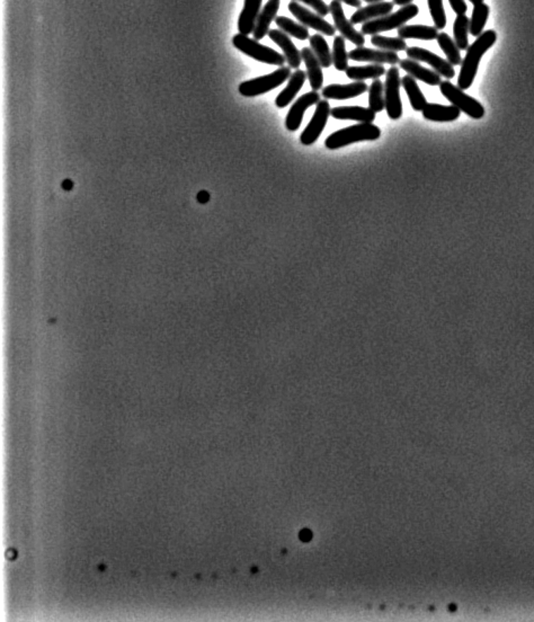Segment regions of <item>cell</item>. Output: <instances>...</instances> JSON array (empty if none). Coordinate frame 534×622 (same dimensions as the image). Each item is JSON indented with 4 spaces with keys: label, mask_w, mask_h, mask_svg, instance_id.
Here are the masks:
<instances>
[{
    "label": "cell",
    "mask_w": 534,
    "mask_h": 622,
    "mask_svg": "<svg viewBox=\"0 0 534 622\" xmlns=\"http://www.w3.org/2000/svg\"><path fill=\"white\" fill-rule=\"evenodd\" d=\"M301 56L302 61L306 67V76L309 79L310 86L312 90L323 89V67L321 62L317 59V56L313 54L311 48H304L301 50Z\"/></svg>",
    "instance_id": "obj_18"
},
{
    "label": "cell",
    "mask_w": 534,
    "mask_h": 622,
    "mask_svg": "<svg viewBox=\"0 0 534 622\" xmlns=\"http://www.w3.org/2000/svg\"><path fill=\"white\" fill-rule=\"evenodd\" d=\"M268 37L283 51L289 67L292 69H299L301 62H302V56H301V52H299L297 46L293 44L289 35L281 30H270Z\"/></svg>",
    "instance_id": "obj_14"
},
{
    "label": "cell",
    "mask_w": 534,
    "mask_h": 622,
    "mask_svg": "<svg viewBox=\"0 0 534 622\" xmlns=\"http://www.w3.org/2000/svg\"><path fill=\"white\" fill-rule=\"evenodd\" d=\"M73 182H71V180H65V182H63V183H62V187H63V189H67V191H69V189H73Z\"/></svg>",
    "instance_id": "obj_41"
},
{
    "label": "cell",
    "mask_w": 534,
    "mask_h": 622,
    "mask_svg": "<svg viewBox=\"0 0 534 622\" xmlns=\"http://www.w3.org/2000/svg\"><path fill=\"white\" fill-rule=\"evenodd\" d=\"M368 89V85L364 82H355L349 85H328L323 88V97L326 99L344 101L362 95Z\"/></svg>",
    "instance_id": "obj_15"
},
{
    "label": "cell",
    "mask_w": 534,
    "mask_h": 622,
    "mask_svg": "<svg viewBox=\"0 0 534 622\" xmlns=\"http://www.w3.org/2000/svg\"><path fill=\"white\" fill-rule=\"evenodd\" d=\"M470 33V20L466 15H458L453 24V35L454 42L460 50H468L469 41L468 34Z\"/></svg>",
    "instance_id": "obj_29"
},
{
    "label": "cell",
    "mask_w": 534,
    "mask_h": 622,
    "mask_svg": "<svg viewBox=\"0 0 534 622\" xmlns=\"http://www.w3.org/2000/svg\"><path fill=\"white\" fill-rule=\"evenodd\" d=\"M329 11H330L333 20H334L335 27L340 31V35L344 39L351 41L353 44L356 45L357 48L363 46L364 43H366L364 35H363L362 32L356 31L351 20L346 18L340 0H333L330 5H329Z\"/></svg>",
    "instance_id": "obj_11"
},
{
    "label": "cell",
    "mask_w": 534,
    "mask_h": 622,
    "mask_svg": "<svg viewBox=\"0 0 534 622\" xmlns=\"http://www.w3.org/2000/svg\"><path fill=\"white\" fill-rule=\"evenodd\" d=\"M280 5H281V0H268L266 5L264 6V8L259 13L256 26L253 32L254 39L256 41L264 39L270 32L271 23L275 20Z\"/></svg>",
    "instance_id": "obj_21"
},
{
    "label": "cell",
    "mask_w": 534,
    "mask_h": 622,
    "mask_svg": "<svg viewBox=\"0 0 534 622\" xmlns=\"http://www.w3.org/2000/svg\"><path fill=\"white\" fill-rule=\"evenodd\" d=\"M375 114L370 107L342 106L334 107L330 116L337 120H352L360 123H372L375 120Z\"/></svg>",
    "instance_id": "obj_17"
},
{
    "label": "cell",
    "mask_w": 534,
    "mask_h": 622,
    "mask_svg": "<svg viewBox=\"0 0 534 622\" xmlns=\"http://www.w3.org/2000/svg\"><path fill=\"white\" fill-rule=\"evenodd\" d=\"M232 44L235 48L238 49L246 56H251L254 60L267 63V65L283 67L284 63L287 62L283 54H278L274 49L261 44L257 42L256 39H251V37H248V35H244V34H236L232 37Z\"/></svg>",
    "instance_id": "obj_3"
},
{
    "label": "cell",
    "mask_w": 534,
    "mask_h": 622,
    "mask_svg": "<svg viewBox=\"0 0 534 622\" xmlns=\"http://www.w3.org/2000/svg\"><path fill=\"white\" fill-rule=\"evenodd\" d=\"M394 3L388 1H379V3L368 4L366 7H361L357 9L354 14L352 15V24H364L370 20H377L380 17L387 16L394 9Z\"/></svg>",
    "instance_id": "obj_16"
},
{
    "label": "cell",
    "mask_w": 534,
    "mask_h": 622,
    "mask_svg": "<svg viewBox=\"0 0 534 622\" xmlns=\"http://www.w3.org/2000/svg\"><path fill=\"white\" fill-rule=\"evenodd\" d=\"M349 59L353 61L368 62L372 65H391L396 66L399 63L400 58L397 52L385 50H373V49L359 48L352 50L349 54Z\"/></svg>",
    "instance_id": "obj_12"
},
{
    "label": "cell",
    "mask_w": 534,
    "mask_h": 622,
    "mask_svg": "<svg viewBox=\"0 0 534 622\" xmlns=\"http://www.w3.org/2000/svg\"><path fill=\"white\" fill-rule=\"evenodd\" d=\"M399 66L402 70H405L409 76L417 79V80H421L425 84L430 85V86H439L442 82L439 73L426 69L422 65H419L418 61L411 59L400 60Z\"/></svg>",
    "instance_id": "obj_19"
},
{
    "label": "cell",
    "mask_w": 534,
    "mask_h": 622,
    "mask_svg": "<svg viewBox=\"0 0 534 622\" xmlns=\"http://www.w3.org/2000/svg\"><path fill=\"white\" fill-rule=\"evenodd\" d=\"M306 73H304V70L297 69V70L291 75V77H290L287 87L284 88L281 93L278 94V97H276V106H278V108H284V107H287V105L293 101L295 95L300 92L301 88H302V86L304 85V82H306Z\"/></svg>",
    "instance_id": "obj_22"
},
{
    "label": "cell",
    "mask_w": 534,
    "mask_h": 622,
    "mask_svg": "<svg viewBox=\"0 0 534 622\" xmlns=\"http://www.w3.org/2000/svg\"><path fill=\"white\" fill-rule=\"evenodd\" d=\"M402 85L404 89L406 90V93H407L408 99H409V101H411V105L414 110H424L425 106L428 105V101L425 99L422 90L419 89L416 79L407 75V76H405L402 79Z\"/></svg>",
    "instance_id": "obj_25"
},
{
    "label": "cell",
    "mask_w": 534,
    "mask_h": 622,
    "mask_svg": "<svg viewBox=\"0 0 534 622\" xmlns=\"http://www.w3.org/2000/svg\"><path fill=\"white\" fill-rule=\"evenodd\" d=\"M400 86H402V79L399 76V69L396 66H391L390 69L387 71L385 84V111L391 120H398L402 116Z\"/></svg>",
    "instance_id": "obj_7"
},
{
    "label": "cell",
    "mask_w": 534,
    "mask_h": 622,
    "mask_svg": "<svg viewBox=\"0 0 534 622\" xmlns=\"http://www.w3.org/2000/svg\"><path fill=\"white\" fill-rule=\"evenodd\" d=\"M430 16L437 30H443L447 26V15H445L443 0H428Z\"/></svg>",
    "instance_id": "obj_35"
},
{
    "label": "cell",
    "mask_w": 534,
    "mask_h": 622,
    "mask_svg": "<svg viewBox=\"0 0 534 622\" xmlns=\"http://www.w3.org/2000/svg\"><path fill=\"white\" fill-rule=\"evenodd\" d=\"M436 39H437L440 48L447 56V61L450 62L452 66L461 65L462 58L460 54V49L458 48L457 43L449 37V34L439 33V37Z\"/></svg>",
    "instance_id": "obj_31"
},
{
    "label": "cell",
    "mask_w": 534,
    "mask_h": 622,
    "mask_svg": "<svg viewBox=\"0 0 534 622\" xmlns=\"http://www.w3.org/2000/svg\"><path fill=\"white\" fill-rule=\"evenodd\" d=\"M209 194L206 192H200L199 195H197V200L200 201L201 203H206L209 201Z\"/></svg>",
    "instance_id": "obj_39"
},
{
    "label": "cell",
    "mask_w": 534,
    "mask_h": 622,
    "mask_svg": "<svg viewBox=\"0 0 534 622\" xmlns=\"http://www.w3.org/2000/svg\"><path fill=\"white\" fill-rule=\"evenodd\" d=\"M310 46L317 59L321 62V67L329 68L333 63V54L329 49L328 43L323 39L321 34H313L309 37Z\"/></svg>",
    "instance_id": "obj_27"
},
{
    "label": "cell",
    "mask_w": 534,
    "mask_h": 622,
    "mask_svg": "<svg viewBox=\"0 0 534 622\" xmlns=\"http://www.w3.org/2000/svg\"><path fill=\"white\" fill-rule=\"evenodd\" d=\"M385 73L383 65H368L361 67H349L346 69V76L355 82H364L366 79H378Z\"/></svg>",
    "instance_id": "obj_26"
},
{
    "label": "cell",
    "mask_w": 534,
    "mask_h": 622,
    "mask_svg": "<svg viewBox=\"0 0 534 622\" xmlns=\"http://www.w3.org/2000/svg\"><path fill=\"white\" fill-rule=\"evenodd\" d=\"M298 1H302L306 5L310 6L321 16H327L330 13L329 6H327L323 0H298Z\"/></svg>",
    "instance_id": "obj_36"
},
{
    "label": "cell",
    "mask_w": 534,
    "mask_h": 622,
    "mask_svg": "<svg viewBox=\"0 0 534 622\" xmlns=\"http://www.w3.org/2000/svg\"><path fill=\"white\" fill-rule=\"evenodd\" d=\"M289 11L306 27L313 28L326 37H333L336 33V27L330 25L327 20H323V16L312 13L311 11L301 6L297 1H291L289 4Z\"/></svg>",
    "instance_id": "obj_9"
},
{
    "label": "cell",
    "mask_w": 534,
    "mask_h": 622,
    "mask_svg": "<svg viewBox=\"0 0 534 622\" xmlns=\"http://www.w3.org/2000/svg\"><path fill=\"white\" fill-rule=\"evenodd\" d=\"M371 43L380 50L400 52L407 50V43L402 37H387L383 35H372Z\"/></svg>",
    "instance_id": "obj_34"
},
{
    "label": "cell",
    "mask_w": 534,
    "mask_h": 622,
    "mask_svg": "<svg viewBox=\"0 0 534 622\" xmlns=\"http://www.w3.org/2000/svg\"><path fill=\"white\" fill-rule=\"evenodd\" d=\"M497 39V34L492 30L483 32L480 37L476 39L475 42L469 46L467 50V54L462 60L461 70L458 78V87L460 89L466 90L471 87L473 84L476 75L478 71L479 62L481 58L484 56L487 51L495 44Z\"/></svg>",
    "instance_id": "obj_1"
},
{
    "label": "cell",
    "mask_w": 534,
    "mask_h": 622,
    "mask_svg": "<svg viewBox=\"0 0 534 622\" xmlns=\"http://www.w3.org/2000/svg\"><path fill=\"white\" fill-rule=\"evenodd\" d=\"M469 1L473 4V6L484 3V0H469Z\"/></svg>",
    "instance_id": "obj_42"
},
{
    "label": "cell",
    "mask_w": 534,
    "mask_h": 622,
    "mask_svg": "<svg viewBox=\"0 0 534 622\" xmlns=\"http://www.w3.org/2000/svg\"><path fill=\"white\" fill-rule=\"evenodd\" d=\"M406 54H407L408 59L428 63V65L433 68L434 71L439 73L440 76L445 77L447 79H452L453 77L456 76V71H454V68H453L450 62L443 59L437 54L426 50V49L411 46V48H407Z\"/></svg>",
    "instance_id": "obj_10"
},
{
    "label": "cell",
    "mask_w": 534,
    "mask_h": 622,
    "mask_svg": "<svg viewBox=\"0 0 534 622\" xmlns=\"http://www.w3.org/2000/svg\"><path fill=\"white\" fill-rule=\"evenodd\" d=\"M333 65L336 70L346 71L349 68V54L346 52L345 39L342 35L335 37L333 44Z\"/></svg>",
    "instance_id": "obj_33"
},
{
    "label": "cell",
    "mask_w": 534,
    "mask_h": 622,
    "mask_svg": "<svg viewBox=\"0 0 534 622\" xmlns=\"http://www.w3.org/2000/svg\"><path fill=\"white\" fill-rule=\"evenodd\" d=\"M411 1H414V0H392V3L395 5L402 6H402L409 5V4H411Z\"/></svg>",
    "instance_id": "obj_40"
},
{
    "label": "cell",
    "mask_w": 534,
    "mask_h": 622,
    "mask_svg": "<svg viewBox=\"0 0 534 622\" xmlns=\"http://www.w3.org/2000/svg\"><path fill=\"white\" fill-rule=\"evenodd\" d=\"M451 8L457 15H466L468 11V6L464 0H449Z\"/></svg>",
    "instance_id": "obj_37"
},
{
    "label": "cell",
    "mask_w": 534,
    "mask_h": 622,
    "mask_svg": "<svg viewBox=\"0 0 534 622\" xmlns=\"http://www.w3.org/2000/svg\"><path fill=\"white\" fill-rule=\"evenodd\" d=\"M319 101H321V95L315 90L299 97L287 113V120H285L287 129L289 131H297L302 123L304 112L310 106L318 104Z\"/></svg>",
    "instance_id": "obj_13"
},
{
    "label": "cell",
    "mask_w": 534,
    "mask_h": 622,
    "mask_svg": "<svg viewBox=\"0 0 534 622\" xmlns=\"http://www.w3.org/2000/svg\"><path fill=\"white\" fill-rule=\"evenodd\" d=\"M291 68L282 67L270 75L251 79L240 85V93L245 97H256L275 89L291 77Z\"/></svg>",
    "instance_id": "obj_5"
},
{
    "label": "cell",
    "mask_w": 534,
    "mask_h": 622,
    "mask_svg": "<svg viewBox=\"0 0 534 622\" xmlns=\"http://www.w3.org/2000/svg\"><path fill=\"white\" fill-rule=\"evenodd\" d=\"M275 23L276 25L280 27V30L283 31L284 33H287L290 37H295V39H301V41H304V39H309L310 37L308 28L302 25V24L295 23L291 18H287L285 16H278L275 18Z\"/></svg>",
    "instance_id": "obj_28"
},
{
    "label": "cell",
    "mask_w": 534,
    "mask_h": 622,
    "mask_svg": "<svg viewBox=\"0 0 534 622\" xmlns=\"http://www.w3.org/2000/svg\"><path fill=\"white\" fill-rule=\"evenodd\" d=\"M418 13V7L414 4L402 6V8L394 14H389L387 16L380 17L377 20L364 23L361 32L363 35H377L383 32L400 28L405 25L408 20H413L414 17H416Z\"/></svg>",
    "instance_id": "obj_4"
},
{
    "label": "cell",
    "mask_w": 534,
    "mask_h": 622,
    "mask_svg": "<svg viewBox=\"0 0 534 622\" xmlns=\"http://www.w3.org/2000/svg\"><path fill=\"white\" fill-rule=\"evenodd\" d=\"M440 90L442 95L445 96L451 104L458 107L461 112L466 113L468 116L475 120H480L484 118L485 108L477 99L467 95L464 90L457 87L449 80L442 82L440 84Z\"/></svg>",
    "instance_id": "obj_6"
},
{
    "label": "cell",
    "mask_w": 534,
    "mask_h": 622,
    "mask_svg": "<svg viewBox=\"0 0 534 622\" xmlns=\"http://www.w3.org/2000/svg\"><path fill=\"white\" fill-rule=\"evenodd\" d=\"M364 1L368 4H374L379 3V1H383V0H364Z\"/></svg>",
    "instance_id": "obj_43"
},
{
    "label": "cell",
    "mask_w": 534,
    "mask_h": 622,
    "mask_svg": "<svg viewBox=\"0 0 534 622\" xmlns=\"http://www.w3.org/2000/svg\"><path fill=\"white\" fill-rule=\"evenodd\" d=\"M490 16V7L486 4H479L473 7V15L470 20V33L473 37H480L484 32L485 25Z\"/></svg>",
    "instance_id": "obj_30"
},
{
    "label": "cell",
    "mask_w": 534,
    "mask_h": 622,
    "mask_svg": "<svg viewBox=\"0 0 534 622\" xmlns=\"http://www.w3.org/2000/svg\"><path fill=\"white\" fill-rule=\"evenodd\" d=\"M263 0H245L244 8L238 20V31L244 35L253 33L256 26L257 18L261 13Z\"/></svg>",
    "instance_id": "obj_20"
},
{
    "label": "cell",
    "mask_w": 534,
    "mask_h": 622,
    "mask_svg": "<svg viewBox=\"0 0 534 622\" xmlns=\"http://www.w3.org/2000/svg\"><path fill=\"white\" fill-rule=\"evenodd\" d=\"M340 1L352 6V7H356V8H361V6H362V0H340Z\"/></svg>",
    "instance_id": "obj_38"
},
{
    "label": "cell",
    "mask_w": 534,
    "mask_h": 622,
    "mask_svg": "<svg viewBox=\"0 0 534 622\" xmlns=\"http://www.w3.org/2000/svg\"><path fill=\"white\" fill-rule=\"evenodd\" d=\"M330 105L328 101H319L316 107L315 114L312 116L311 121L306 125L304 132L301 133V144L304 146H311L315 144L318 138L321 137L323 129L326 127L327 121L330 116Z\"/></svg>",
    "instance_id": "obj_8"
},
{
    "label": "cell",
    "mask_w": 534,
    "mask_h": 622,
    "mask_svg": "<svg viewBox=\"0 0 534 622\" xmlns=\"http://www.w3.org/2000/svg\"><path fill=\"white\" fill-rule=\"evenodd\" d=\"M398 35L402 39H417L432 41L439 37V30L435 26L404 25L398 28Z\"/></svg>",
    "instance_id": "obj_24"
},
{
    "label": "cell",
    "mask_w": 534,
    "mask_h": 622,
    "mask_svg": "<svg viewBox=\"0 0 534 622\" xmlns=\"http://www.w3.org/2000/svg\"><path fill=\"white\" fill-rule=\"evenodd\" d=\"M368 107L374 113L383 112L385 108V85L380 79H374L368 88Z\"/></svg>",
    "instance_id": "obj_32"
},
{
    "label": "cell",
    "mask_w": 534,
    "mask_h": 622,
    "mask_svg": "<svg viewBox=\"0 0 534 622\" xmlns=\"http://www.w3.org/2000/svg\"><path fill=\"white\" fill-rule=\"evenodd\" d=\"M423 116L428 121L433 122H453L458 120L461 114V111L458 107L445 106L440 104H428L422 111Z\"/></svg>",
    "instance_id": "obj_23"
},
{
    "label": "cell",
    "mask_w": 534,
    "mask_h": 622,
    "mask_svg": "<svg viewBox=\"0 0 534 622\" xmlns=\"http://www.w3.org/2000/svg\"><path fill=\"white\" fill-rule=\"evenodd\" d=\"M381 130L372 123L355 124L332 133L325 141L327 149L336 150L361 141L378 140Z\"/></svg>",
    "instance_id": "obj_2"
}]
</instances>
